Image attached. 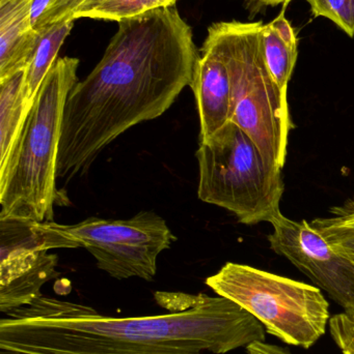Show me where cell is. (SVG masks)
<instances>
[{
    "label": "cell",
    "mask_w": 354,
    "mask_h": 354,
    "mask_svg": "<svg viewBox=\"0 0 354 354\" xmlns=\"http://www.w3.org/2000/svg\"><path fill=\"white\" fill-rule=\"evenodd\" d=\"M85 1L87 0H54L53 3L42 17L37 32H39L42 29L54 23L64 22L68 19H72L73 14Z\"/></svg>",
    "instance_id": "obj_20"
},
{
    "label": "cell",
    "mask_w": 354,
    "mask_h": 354,
    "mask_svg": "<svg viewBox=\"0 0 354 354\" xmlns=\"http://www.w3.org/2000/svg\"><path fill=\"white\" fill-rule=\"evenodd\" d=\"M309 224L335 251L354 263V199L332 208L330 216Z\"/></svg>",
    "instance_id": "obj_16"
},
{
    "label": "cell",
    "mask_w": 354,
    "mask_h": 354,
    "mask_svg": "<svg viewBox=\"0 0 354 354\" xmlns=\"http://www.w3.org/2000/svg\"><path fill=\"white\" fill-rule=\"evenodd\" d=\"M315 17L333 21L351 37H354V0H306Z\"/></svg>",
    "instance_id": "obj_18"
},
{
    "label": "cell",
    "mask_w": 354,
    "mask_h": 354,
    "mask_svg": "<svg viewBox=\"0 0 354 354\" xmlns=\"http://www.w3.org/2000/svg\"><path fill=\"white\" fill-rule=\"evenodd\" d=\"M24 71L0 82V167L10 158L30 110L23 93Z\"/></svg>",
    "instance_id": "obj_15"
},
{
    "label": "cell",
    "mask_w": 354,
    "mask_h": 354,
    "mask_svg": "<svg viewBox=\"0 0 354 354\" xmlns=\"http://www.w3.org/2000/svg\"><path fill=\"white\" fill-rule=\"evenodd\" d=\"M178 0H87L73 14L72 19L121 21L136 18L157 8L174 6Z\"/></svg>",
    "instance_id": "obj_17"
},
{
    "label": "cell",
    "mask_w": 354,
    "mask_h": 354,
    "mask_svg": "<svg viewBox=\"0 0 354 354\" xmlns=\"http://www.w3.org/2000/svg\"><path fill=\"white\" fill-rule=\"evenodd\" d=\"M270 224V248L297 266L354 318V263L335 251L307 221L291 220L282 212Z\"/></svg>",
    "instance_id": "obj_9"
},
{
    "label": "cell",
    "mask_w": 354,
    "mask_h": 354,
    "mask_svg": "<svg viewBox=\"0 0 354 354\" xmlns=\"http://www.w3.org/2000/svg\"><path fill=\"white\" fill-rule=\"evenodd\" d=\"M74 19L54 23L39 31V39L33 58L24 71L23 93L26 107H33L39 86L57 59L58 51L74 26Z\"/></svg>",
    "instance_id": "obj_14"
},
{
    "label": "cell",
    "mask_w": 354,
    "mask_h": 354,
    "mask_svg": "<svg viewBox=\"0 0 354 354\" xmlns=\"http://www.w3.org/2000/svg\"><path fill=\"white\" fill-rule=\"evenodd\" d=\"M251 1L258 2V3L263 4V6H278V4H288L291 0H251Z\"/></svg>",
    "instance_id": "obj_23"
},
{
    "label": "cell",
    "mask_w": 354,
    "mask_h": 354,
    "mask_svg": "<svg viewBox=\"0 0 354 354\" xmlns=\"http://www.w3.org/2000/svg\"><path fill=\"white\" fill-rule=\"evenodd\" d=\"M189 86L199 112L200 141L208 140L232 122V86L226 62L211 46L204 44Z\"/></svg>",
    "instance_id": "obj_11"
},
{
    "label": "cell",
    "mask_w": 354,
    "mask_h": 354,
    "mask_svg": "<svg viewBox=\"0 0 354 354\" xmlns=\"http://www.w3.org/2000/svg\"><path fill=\"white\" fill-rule=\"evenodd\" d=\"M31 0L0 2V82L26 70L39 43L30 24Z\"/></svg>",
    "instance_id": "obj_12"
},
{
    "label": "cell",
    "mask_w": 354,
    "mask_h": 354,
    "mask_svg": "<svg viewBox=\"0 0 354 354\" xmlns=\"http://www.w3.org/2000/svg\"><path fill=\"white\" fill-rule=\"evenodd\" d=\"M78 248L52 222L19 216L0 218V312L31 305L42 287L57 278L58 257L52 249Z\"/></svg>",
    "instance_id": "obj_8"
},
{
    "label": "cell",
    "mask_w": 354,
    "mask_h": 354,
    "mask_svg": "<svg viewBox=\"0 0 354 354\" xmlns=\"http://www.w3.org/2000/svg\"><path fill=\"white\" fill-rule=\"evenodd\" d=\"M197 197L232 212L245 225L269 223L280 214L282 167L270 163L255 141L231 122L200 141Z\"/></svg>",
    "instance_id": "obj_5"
},
{
    "label": "cell",
    "mask_w": 354,
    "mask_h": 354,
    "mask_svg": "<svg viewBox=\"0 0 354 354\" xmlns=\"http://www.w3.org/2000/svg\"><path fill=\"white\" fill-rule=\"evenodd\" d=\"M54 0H31L30 3V24L37 31L39 21L45 14L46 10L53 3Z\"/></svg>",
    "instance_id": "obj_22"
},
{
    "label": "cell",
    "mask_w": 354,
    "mask_h": 354,
    "mask_svg": "<svg viewBox=\"0 0 354 354\" xmlns=\"http://www.w3.org/2000/svg\"><path fill=\"white\" fill-rule=\"evenodd\" d=\"M330 333L342 354H354V318L342 313L330 319Z\"/></svg>",
    "instance_id": "obj_19"
},
{
    "label": "cell",
    "mask_w": 354,
    "mask_h": 354,
    "mask_svg": "<svg viewBox=\"0 0 354 354\" xmlns=\"http://www.w3.org/2000/svg\"><path fill=\"white\" fill-rule=\"evenodd\" d=\"M168 314L112 317L94 308L42 295L31 305L10 311L35 324L76 330L149 346L224 354L265 342L263 324L238 304L205 293L155 292Z\"/></svg>",
    "instance_id": "obj_2"
},
{
    "label": "cell",
    "mask_w": 354,
    "mask_h": 354,
    "mask_svg": "<svg viewBox=\"0 0 354 354\" xmlns=\"http://www.w3.org/2000/svg\"><path fill=\"white\" fill-rule=\"evenodd\" d=\"M262 28V22L214 23L204 44L214 48L228 66L232 122L255 141L268 162L284 168L293 124L288 97L266 66Z\"/></svg>",
    "instance_id": "obj_4"
},
{
    "label": "cell",
    "mask_w": 354,
    "mask_h": 354,
    "mask_svg": "<svg viewBox=\"0 0 354 354\" xmlns=\"http://www.w3.org/2000/svg\"><path fill=\"white\" fill-rule=\"evenodd\" d=\"M57 227L94 256L99 270L116 280H153L158 256L177 241L164 218L153 212H141L128 220L89 218Z\"/></svg>",
    "instance_id": "obj_7"
},
{
    "label": "cell",
    "mask_w": 354,
    "mask_h": 354,
    "mask_svg": "<svg viewBox=\"0 0 354 354\" xmlns=\"http://www.w3.org/2000/svg\"><path fill=\"white\" fill-rule=\"evenodd\" d=\"M199 57L193 29L175 6L118 22L99 64L69 93L57 178L87 174L112 141L166 113L191 85Z\"/></svg>",
    "instance_id": "obj_1"
},
{
    "label": "cell",
    "mask_w": 354,
    "mask_h": 354,
    "mask_svg": "<svg viewBox=\"0 0 354 354\" xmlns=\"http://www.w3.org/2000/svg\"><path fill=\"white\" fill-rule=\"evenodd\" d=\"M0 354H205L112 340L22 319L12 312L0 320Z\"/></svg>",
    "instance_id": "obj_10"
},
{
    "label": "cell",
    "mask_w": 354,
    "mask_h": 354,
    "mask_svg": "<svg viewBox=\"0 0 354 354\" xmlns=\"http://www.w3.org/2000/svg\"><path fill=\"white\" fill-rule=\"evenodd\" d=\"M287 4L282 12L268 24H263L264 57L266 66L285 97L288 93V85L297 62V32L288 19L285 17Z\"/></svg>",
    "instance_id": "obj_13"
},
{
    "label": "cell",
    "mask_w": 354,
    "mask_h": 354,
    "mask_svg": "<svg viewBox=\"0 0 354 354\" xmlns=\"http://www.w3.org/2000/svg\"><path fill=\"white\" fill-rule=\"evenodd\" d=\"M206 285L255 316L266 332L309 349L326 332L330 304L318 287L253 266L228 262Z\"/></svg>",
    "instance_id": "obj_6"
},
{
    "label": "cell",
    "mask_w": 354,
    "mask_h": 354,
    "mask_svg": "<svg viewBox=\"0 0 354 354\" xmlns=\"http://www.w3.org/2000/svg\"><path fill=\"white\" fill-rule=\"evenodd\" d=\"M247 354H293L289 349L266 342H255L245 347Z\"/></svg>",
    "instance_id": "obj_21"
},
{
    "label": "cell",
    "mask_w": 354,
    "mask_h": 354,
    "mask_svg": "<svg viewBox=\"0 0 354 354\" xmlns=\"http://www.w3.org/2000/svg\"><path fill=\"white\" fill-rule=\"evenodd\" d=\"M78 58H57L37 91L20 136L0 167V218L52 222L64 106L78 82Z\"/></svg>",
    "instance_id": "obj_3"
},
{
    "label": "cell",
    "mask_w": 354,
    "mask_h": 354,
    "mask_svg": "<svg viewBox=\"0 0 354 354\" xmlns=\"http://www.w3.org/2000/svg\"><path fill=\"white\" fill-rule=\"evenodd\" d=\"M6 1V0H0V2H4Z\"/></svg>",
    "instance_id": "obj_24"
}]
</instances>
